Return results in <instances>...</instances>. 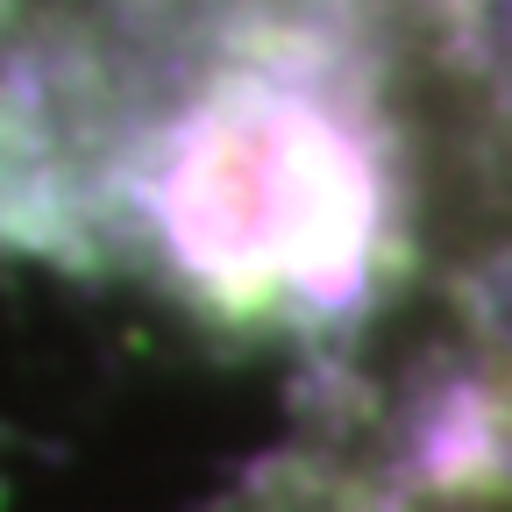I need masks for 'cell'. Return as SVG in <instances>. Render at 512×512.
Segmentation results:
<instances>
[{
    "mask_svg": "<svg viewBox=\"0 0 512 512\" xmlns=\"http://www.w3.org/2000/svg\"><path fill=\"white\" fill-rule=\"evenodd\" d=\"M413 271V171L370 0H221L121 150L100 278L249 342H342Z\"/></svg>",
    "mask_w": 512,
    "mask_h": 512,
    "instance_id": "cell-1",
    "label": "cell"
},
{
    "mask_svg": "<svg viewBox=\"0 0 512 512\" xmlns=\"http://www.w3.org/2000/svg\"><path fill=\"white\" fill-rule=\"evenodd\" d=\"M370 8H392V0H370Z\"/></svg>",
    "mask_w": 512,
    "mask_h": 512,
    "instance_id": "cell-2",
    "label": "cell"
}]
</instances>
